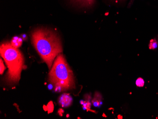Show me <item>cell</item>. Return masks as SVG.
<instances>
[{"label":"cell","mask_w":158,"mask_h":119,"mask_svg":"<svg viewBox=\"0 0 158 119\" xmlns=\"http://www.w3.org/2000/svg\"><path fill=\"white\" fill-rule=\"evenodd\" d=\"M32 43L49 69H51L54 59L63 52L62 43L55 32L44 28H37L31 33Z\"/></svg>","instance_id":"cell-1"},{"label":"cell","mask_w":158,"mask_h":119,"mask_svg":"<svg viewBox=\"0 0 158 119\" xmlns=\"http://www.w3.org/2000/svg\"><path fill=\"white\" fill-rule=\"evenodd\" d=\"M1 56L8 68L5 81L7 85H13L19 82L21 73L24 69V58L18 49L14 48L10 42H6L1 45Z\"/></svg>","instance_id":"cell-2"},{"label":"cell","mask_w":158,"mask_h":119,"mask_svg":"<svg viewBox=\"0 0 158 119\" xmlns=\"http://www.w3.org/2000/svg\"><path fill=\"white\" fill-rule=\"evenodd\" d=\"M48 82L56 92H62L75 88V80L72 70L64 55L57 56L48 74Z\"/></svg>","instance_id":"cell-3"},{"label":"cell","mask_w":158,"mask_h":119,"mask_svg":"<svg viewBox=\"0 0 158 119\" xmlns=\"http://www.w3.org/2000/svg\"><path fill=\"white\" fill-rule=\"evenodd\" d=\"M73 98L69 94H64L59 97L58 103L63 107H68L72 104Z\"/></svg>","instance_id":"cell-4"},{"label":"cell","mask_w":158,"mask_h":119,"mask_svg":"<svg viewBox=\"0 0 158 119\" xmlns=\"http://www.w3.org/2000/svg\"><path fill=\"white\" fill-rule=\"evenodd\" d=\"M101 96L97 93V95H96V93L95 95V97L93 98L92 100V102L93 103V105L95 107H99L102 104V100H101Z\"/></svg>","instance_id":"cell-5"},{"label":"cell","mask_w":158,"mask_h":119,"mask_svg":"<svg viewBox=\"0 0 158 119\" xmlns=\"http://www.w3.org/2000/svg\"><path fill=\"white\" fill-rule=\"evenodd\" d=\"M74 2L83 6H90L94 4L95 0H73Z\"/></svg>","instance_id":"cell-6"},{"label":"cell","mask_w":158,"mask_h":119,"mask_svg":"<svg viewBox=\"0 0 158 119\" xmlns=\"http://www.w3.org/2000/svg\"><path fill=\"white\" fill-rule=\"evenodd\" d=\"M158 46V43L155 39H152L150 40L149 48L150 49H155Z\"/></svg>","instance_id":"cell-7"},{"label":"cell","mask_w":158,"mask_h":119,"mask_svg":"<svg viewBox=\"0 0 158 119\" xmlns=\"http://www.w3.org/2000/svg\"><path fill=\"white\" fill-rule=\"evenodd\" d=\"M135 84L137 87H143L144 85V80L142 78H139L136 81Z\"/></svg>","instance_id":"cell-8"},{"label":"cell","mask_w":158,"mask_h":119,"mask_svg":"<svg viewBox=\"0 0 158 119\" xmlns=\"http://www.w3.org/2000/svg\"><path fill=\"white\" fill-rule=\"evenodd\" d=\"M22 43H23V39H21V38H19L17 42H16V43H14V44H11V45H12V46L14 47V48L18 49V48H19V47L22 45Z\"/></svg>","instance_id":"cell-9"},{"label":"cell","mask_w":158,"mask_h":119,"mask_svg":"<svg viewBox=\"0 0 158 119\" xmlns=\"http://www.w3.org/2000/svg\"><path fill=\"white\" fill-rule=\"evenodd\" d=\"M48 111L49 113H52L54 109V106H53V103L52 102H50L48 105Z\"/></svg>","instance_id":"cell-10"},{"label":"cell","mask_w":158,"mask_h":119,"mask_svg":"<svg viewBox=\"0 0 158 119\" xmlns=\"http://www.w3.org/2000/svg\"><path fill=\"white\" fill-rule=\"evenodd\" d=\"M1 74H2L4 72L5 70V67L4 66V63H3V61H2V59L1 58Z\"/></svg>","instance_id":"cell-11"},{"label":"cell","mask_w":158,"mask_h":119,"mask_svg":"<svg viewBox=\"0 0 158 119\" xmlns=\"http://www.w3.org/2000/svg\"><path fill=\"white\" fill-rule=\"evenodd\" d=\"M22 37H23V39H24V40H25V38H27V36L25 34H24V35H23V36H22Z\"/></svg>","instance_id":"cell-12"},{"label":"cell","mask_w":158,"mask_h":119,"mask_svg":"<svg viewBox=\"0 0 158 119\" xmlns=\"http://www.w3.org/2000/svg\"><path fill=\"white\" fill-rule=\"evenodd\" d=\"M118 119H123V117H122V115H118Z\"/></svg>","instance_id":"cell-13"},{"label":"cell","mask_w":158,"mask_h":119,"mask_svg":"<svg viewBox=\"0 0 158 119\" xmlns=\"http://www.w3.org/2000/svg\"><path fill=\"white\" fill-rule=\"evenodd\" d=\"M13 39H15V40H18L19 38L18 37H17V36H16V37H13Z\"/></svg>","instance_id":"cell-14"},{"label":"cell","mask_w":158,"mask_h":119,"mask_svg":"<svg viewBox=\"0 0 158 119\" xmlns=\"http://www.w3.org/2000/svg\"><path fill=\"white\" fill-rule=\"evenodd\" d=\"M80 103V104H81L83 105V104H84V101H83V100H81Z\"/></svg>","instance_id":"cell-15"}]
</instances>
